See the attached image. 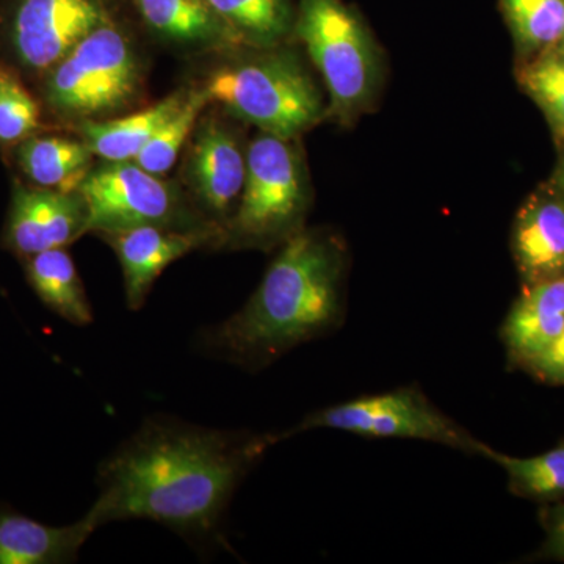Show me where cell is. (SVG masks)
Wrapping results in <instances>:
<instances>
[{"mask_svg":"<svg viewBox=\"0 0 564 564\" xmlns=\"http://www.w3.org/2000/svg\"><path fill=\"white\" fill-rule=\"evenodd\" d=\"M516 50L524 57L558 46L564 36V0H499Z\"/></svg>","mask_w":564,"mask_h":564,"instance_id":"22","label":"cell"},{"mask_svg":"<svg viewBox=\"0 0 564 564\" xmlns=\"http://www.w3.org/2000/svg\"><path fill=\"white\" fill-rule=\"evenodd\" d=\"M322 429L377 440L425 441L467 455H478L481 445L480 440L440 410L417 386H403L323 408L280 436L284 441L291 434Z\"/></svg>","mask_w":564,"mask_h":564,"instance_id":"7","label":"cell"},{"mask_svg":"<svg viewBox=\"0 0 564 564\" xmlns=\"http://www.w3.org/2000/svg\"><path fill=\"white\" fill-rule=\"evenodd\" d=\"M522 90L547 118L556 139L564 141V54L552 50L540 52L518 69Z\"/></svg>","mask_w":564,"mask_h":564,"instance_id":"24","label":"cell"},{"mask_svg":"<svg viewBox=\"0 0 564 564\" xmlns=\"http://www.w3.org/2000/svg\"><path fill=\"white\" fill-rule=\"evenodd\" d=\"M347 248L337 234L302 229L281 245L242 310L203 334V347L259 372L293 348L336 333L347 313Z\"/></svg>","mask_w":564,"mask_h":564,"instance_id":"2","label":"cell"},{"mask_svg":"<svg viewBox=\"0 0 564 564\" xmlns=\"http://www.w3.org/2000/svg\"><path fill=\"white\" fill-rule=\"evenodd\" d=\"M541 524L545 538L536 558L564 562V499L552 502L541 511Z\"/></svg>","mask_w":564,"mask_h":564,"instance_id":"27","label":"cell"},{"mask_svg":"<svg viewBox=\"0 0 564 564\" xmlns=\"http://www.w3.org/2000/svg\"><path fill=\"white\" fill-rule=\"evenodd\" d=\"M311 192L293 140L261 132L247 151L239 204L226 226L225 247L272 250L306 228Z\"/></svg>","mask_w":564,"mask_h":564,"instance_id":"4","label":"cell"},{"mask_svg":"<svg viewBox=\"0 0 564 564\" xmlns=\"http://www.w3.org/2000/svg\"><path fill=\"white\" fill-rule=\"evenodd\" d=\"M478 456L502 467L508 489L516 497L544 503L564 499V441L552 451L530 458L502 454L481 443Z\"/></svg>","mask_w":564,"mask_h":564,"instance_id":"21","label":"cell"},{"mask_svg":"<svg viewBox=\"0 0 564 564\" xmlns=\"http://www.w3.org/2000/svg\"><path fill=\"white\" fill-rule=\"evenodd\" d=\"M24 261L29 284L47 310L73 325H90V300L65 248L39 252Z\"/></svg>","mask_w":564,"mask_h":564,"instance_id":"19","label":"cell"},{"mask_svg":"<svg viewBox=\"0 0 564 564\" xmlns=\"http://www.w3.org/2000/svg\"><path fill=\"white\" fill-rule=\"evenodd\" d=\"M88 232V209L80 192L18 184L11 196L2 245L20 256L57 250Z\"/></svg>","mask_w":564,"mask_h":564,"instance_id":"11","label":"cell"},{"mask_svg":"<svg viewBox=\"0 0 564 564\" xmlns=\"http://www.w3.org/2000/svg\"><path fill=\"white\" fill-rule=\"evenodd\" d=\"M564 328V276L524 285L505 317L500 337L516 367L532 361Z\"/></svg>","mask_w":564,"mask_h":564,"instance_id":"16","label":"cell"},{"mask_svg":"<svg viewBox=\"0 0 564 564\" xmlns=\"http://www.w3.org/2000/svg\"><path fill=\"white\" fill-rule=\"evenodd\" d=\"M203 90L210 104L281 139L295 140L328 113L299 55L280 46L223 65Z\"/></svg>","mask_w":564,"mask_h":564,"instance_id":"3","label":"cell"},{"mask_svg":"<svg viewBox=\"0 0 564 564\" xmlns=\"http://www.w3.org/2000/svg\"><path fill=\"white\" fill-rule=\"evenodd\" d=\"M159 39L187 50L237 51L243 43L207 0H129Z\"/></svg>","mask_w":564,"mask_h":564,"instance_id":"15","label":"cell"},{"mask_svg":"<svg viewBox=\"0 0 564 564\" xmlns=\"http://www.w3.org/2000/svg\"><path fill=\"white\" fill-rule=\"evenodd\" d=\"M98 529L88 513L76 524L52 527L0 507V564L74 562Z\"/></svg>","mask_w":564,"mask_h":564,"instance_id":"14","label":"cell"},{"mask_svg":"<svg viewBox=\"0 0 564 564\" xmlns=\"http://www.w3.org/2000/svg\"><path fill=\"white\" fill-rule=\"evenodd\" d=\"M99 237L117 252L126 303L132 311L143 307L152 285L166 267L199 248L225 247V231L220 228L180 229L148 225Z\"/></svg>","mask_w":564,"mask_h":564,"instance_id":"12","label":"cell"},{"mask_svg":"<svg viewBox=\"0 0 564 564\" xmlns=\"http://www.w3.org/2000/svg\"><path fill=\"white\" fill-rule=\"evenodd\" d=\"M41 129L40 104L18 74L0 63V144H20Z\"/></svg>","mask_w":564,"mask_h":564,"instance_id":"25","label":"cell"},{"mask_svg":"<svg viewBox=\"0 0 564 564\" xmlns=\"http://www.w3.org/2000/svg\"><path fill=\"white\" fill-rule=\"evenodd\" d=\"M524 370L543 383L564 386V328L540 355L525 364Z\"/></svg>","mask_w":564,"mask_h":564,"instance_id":"26","label":"cell"},{"mask_svg":"<svg viewBox=\"0 0 564 564\" xmlns=\"http://www.w3.org/2000/svg\"><path fill=\"white\" fill-rule=\"evenodd\" d=\"M18 162L39 187L77 192L93 169V154L84 140L33 135L18 144Z\"/></svg>","mask_w":564,"mask_h":564,"instance_id":"18","label":"cell"},{"mask_svg":"<svg viewBox=\"0 0 564 564\" xmlns=\"http://www.w3.org/2000/svg\"><path fill=\"white\" fill-rule=\"evenodd\" d=\"M111 13L107 0H10L7 28L22 65L47 73Z\"/></svg>","mask_w":564,"mask_h":564,"instance_id":"9","label":"cell"},{"mask_svg":"<svg viewBox=\"0 0 564 564\" xmlns=\"http://www.w3.org/2000/svg\"><path fill=\"white\" fill-rule=\"evenodd\" d=\"M141 65L124 28L109 14L47 70L44 98L70 120H98L124 109L140 93Z\"/></svg>","mask_w":564,"mask_h":564,"instance_id":"6","label":"cell"},{"mask_svg":"<svg viewBox=\"0 0 564 564\" xmlns=\"http://www.w3.org/2000/svg\"><path fill=\"white\" fill-rule=\"evenodd\" d=\"M188 91H176L135 113L111 120L79 121L80 139L96 158L107 162L133 161L163 122L172 118Z\"/></svg>","mask_w":564,"mask_h":564,"instance_id":"17","label":"cell"},{"mask_svg":"<svg viewBox=\"0 0 564 564\" xmlns=\"http://www.w3.org/2000/svg\"><path fill=\"white\" fill-rule=\"evenodd\" d=\"M79 192L87 203L88 232L98 236L148 225L220 228L188 209L176 185L133 161H104L102 165L93 166Z\"/></svg>","mask_w":564,"mask_h":564,"instance_id":"8","label":"cell"},{"mask_svg":"<svg viewBox=\"0 0 564 564\" xmlns=\"http://www.w3.org/2000/svg\"><path fill=\"white\" fill-rule=\"evenodd\" d=\"M556 50L562 51L564 54V36H563V40L560 41L558 46H556Z\"/></svg>","mask_w":564,"mask_h":564,"instance_id":"29","label":"cell"},{"mask_svg":"<svg viewBox=\"0 0 564 564\" xmlns=\"http://www.w3.org/2000/svg\"><path fill=\"white\" fill-rule=\"evenodd\" d=\"M293 33L328 90V113L351 122L377 96L381 55L361 17L343 0H300Z\"/></svg>","mask_w":564,"mask_h":564,"instance_id":"5","label":"cell"},{"mask_svg":"<svg viewBox=\"0 0 564 564\" xmlns=\"http://www.w3.org/2000/svg\"><path fill=\"white\" fill-rule=\"evenodd\" d=\"M207 104H210L209 98L203 88L188 91L187 98L176 113L163 122L162 128L152 135L133 162L155 176L170 172L181 151L191 140Z\"/></svg>","mask_w":564,"mask_h":564,"instance_id":"23","label":"cell"},{"mask_svg":"<svg viewBox=\"0 0 564 564\" xmlns=\"http://www.w3.org/2000/svg\"><path fill=\"white\" fill-rule=\"evenodd\" d=\"M513 256L524 285L564 276V196L534 193L518 212Z\"/></svg>","mask_w":564,"mask_h":564,"instance_id":"13","label":"cell"},{"mask_svg":"<svg viewBox=\"0 0 564 564\" xmlns=\"http://www.w3.org/2000/svg\"><path fill=\"white\" fill-rule=\"evenodd\" d=\"M280 433L226 432L148 419L101 464L96 525L147 519L192 541L210 540L243 478Z\"/></svg>","mask_w":564,"mask_h":564,"instance_id":"1","label":"cell"},{"mask_svg":"<svg viewBox=\"0 0 564 564\" xmlns=\"http://www.w3.org/2000/svg\"><path fill=\"white\" fill-rule=\"evenodd\" d=\"M245 47L280 46L295 29L292 0H207Z\"/></svg>","mask_w":564,"mask_h":564,"instance_id":"20","label":"cell"},{"mask_svg":"<svg viewBox=\"0 0 564 564\" xmlns=\"http://www.w3.org/2000/svg\"><path fill=\"white\" fill-rule=\"evenodd\" d=\"M555 188L564 196V159L560 162L555 173Z\"/></svg>","mask_w":564,"mask_h":564,"instance_id":"28","label":"cell"},{"mask_svg":"<svg viewBox=\"0 0 564 564\" xmlns=\"http://www.w3.org/2000/svg\"><path fill=\"white\" fill-rule=\"evenodd\" d=\"M247 152L218 118L196 124L184 162V180L203 217L226 231L242 193Z\"/></svg>","mask_w":564,"mask_h":564,"instance_id":"10","label":"cell"}]
</instances>
